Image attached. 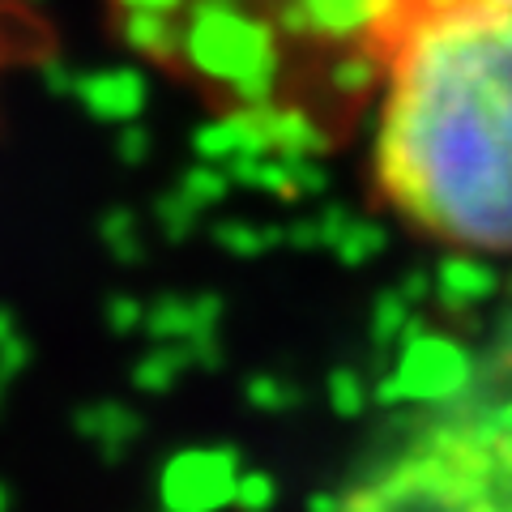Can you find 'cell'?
Listing matches in <instances>:
<instances>
[{"label":"cell","instance_id":"6da1fadb","mask_svg":"<svg viewBox=\"0 0 512 512\" xmlns=\"http://www.w3.org/2000/svg\"><path fill=\"white\" fill-rule=\"evenodd\" d=\"M376 94L384 201L436 244L512 252V13H402Z\"/></svg>","mask_w":512,"mask_h":512},{"label":"cell","instance_id":"7a4b0ae2","mask_svg":"<svg viewBox=\"0 0 512 512\" xmlns=\"http://www.w3.org/2000/svg\"><path fill=\"white\" fill-rule=\"evenodd\" d=\"M107 13L218 120L325 146L380 86L397 0H107Z\"/></svg>","mask_w":512,"mask_h":512},{"label":"cell","instance_id":"3957f363","mask_svg":"<svg viewBox=\"0 0 512 512\" xmlns=\"http://www.w3.org/2000/svg\"><path fill=\"white\" fill-rule=\"evenodd\" d=\"M419 9H508L512 13V0H397V18Z\"/></svg>","mask_w":512,"mask_h":512}]
</instances>
